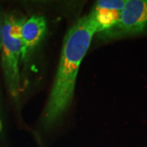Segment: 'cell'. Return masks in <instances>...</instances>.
<instances>
[{
  "instance_id": "6da1fadb",
  "label": "cell",
  "mask_w": 147,
  "mask_h": 147,
  "mask_svg": "<svg viewBox=\"0 0 147 147\" xmlns=\"http://www.w3.org/2000/svg\"><path fill=\"white\" fill-rule=\"evenodd\" d=\"M96 34V26L88 15L79 18L66 33L53 85L42 111L44 128H52L71 104L79 66Z\"/></svg>"
},
{
  "instance_id": "7a4b0ae2",
  "label": "cell",
  "mask_w": 147,
  "mask_h": 147,
  "mask_svg": "<svg viewBox=\"0 0 147 147\" xmlns=\"http://www.w3.org/2000/svg\"><path fill=\"white\" fill-rule=\"evenodd\" d=\"M26 19L16 13H7L2 27L1 67L7 89L17 100L22 91L20 65L21 57V28Z\"/></svg>"
},
{
  "instance_id": "3957f363",
  "label": "cell",
  "mask_w": 147,
  "mask_h": 147,
  "mask_svg": "<svg viewBox=\"0 0 147 147\" xmlns=\"http://www.w3.org/2000/svg\"><path fill=\"white\" fill-rule=\"evenodd\" d=\"M147 34V0H127L119 24L102 34L105 38H118Z\"/></svg>"
},
{
  "instance_id": "277c9868",
  "label": "cell",
  "mask_w": 147,
  "mask_h": 147,
  "mask_svg": "<svg viewBox=\"0 0 147 147\" xmlns=\"http://www.w3.org/2000/svg\"><path fill=\"white\" fill-rule=\"evenodd\" d=\"M127 0H99L88 14L94 22L96 34L102 35L119 24Z\"/></svg>"
},
{
  "instance_id": "5b68a950",
  "label": "cell",
  "mask_w": 147,
  "mask_h": 147,
  "mask_svg": "<svg viewBox=\"0 0 147 147\" xmlns=\"http://www.w3.org/2000/svg\"><path fill=\"white\" fill-rule=\"evenodd\" d=\"M47 21L41 15H34L26 19L21 28V64L26 63L42 42L47 33Z\"/></svg>"
},
{
  "instance_id": "8992f818",
  "label": "cell",
  "mask_w": 147,
  "mask_h": 147,
  "mask_svg": "<svg viewBox=\"0 0 147 147\" xmlns=\"http://www.w3.org/2000/svg\"><path fill=\"white\" fill-rule=\"evenodd\" d=\"M3 16L2 15V11L0 10V53L2 47V27H3ZM3 100H2V90H1V84H0V132L3 131Z\"/></svg>"
}]
</instances>
